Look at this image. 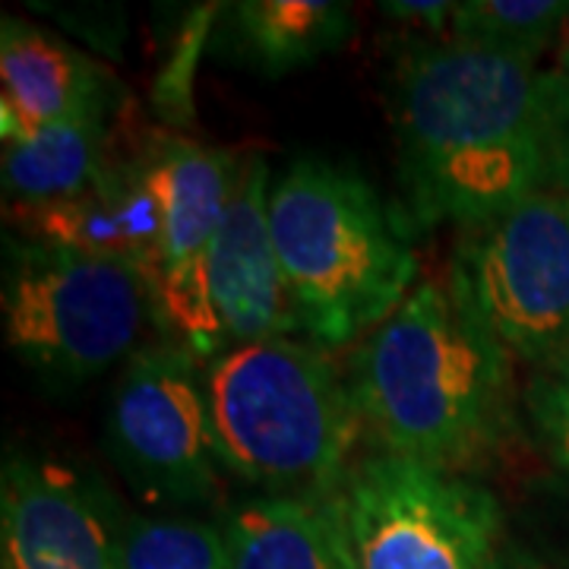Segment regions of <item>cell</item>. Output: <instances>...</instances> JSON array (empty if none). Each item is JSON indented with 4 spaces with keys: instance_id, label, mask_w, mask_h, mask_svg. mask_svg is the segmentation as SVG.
I'll use <instances>...</instances> for the list:
<instances>
[{
    "instance_id": "6da1fadb",
    "label": "cell",
    "mask_w": 569,
    "mask_h": 569,
    "mask_svg": "<svg viewBox=\"0 0 569 569\" xmlns=\"http://www.w3.org/2000/svg\"><path fill=\"white\" fill-rule=\"evenodd\" d=\"M545 70L456 39L408 44L389 80L411 228H471L548 187Z\"/></svg>"
},
{
    "instance_id": "7a4b0ae2",
    "label": "cell",
    "mask_w": 569,
    "mask_h": 569,
    "mask_svg": "<svg viewBox=\"0 0 569 569\" xmlns=\"http://www.w3.org/2000/svg\"><path fill=\"white\" fill-rule=\"evenodd\" d=\"M516 361L456 291L421 279L348 361V387L377 452L462 475L516 433Z\"/></svg>"
},
{
    "instance_id": "3957f363",
    "label": "cell",
    "mask_w": 569,
    "mask_h": 569,
    "mask_svg": "<svg viewBox=\"0 0 569 569\" xmlns=\"http://www.w3.org/2000/svg\"><path fill=\"white\" fill-rule=\"evenodd\" d=\"M219 468L266 497H339L365 437L348 377L317 342L263 339L203 365Z\"/></svg>"
},
{
    "instance_id": "277c9868",
    "label": "cell",
    "mask_w": 569,
    "mask_h": 569,
    "mask_svg": "<svg viewBox=\"0 0 569 569\" xmlns=\"http://www.w3.org/2000/svg\"><path fill=\"white\" fill-rule=\"evenodd\" d=\"M269 224L307 342L370 336L418 284L415 228L355 168L291 162L269 190Z\"/></svg>"
},
{
    "instance_id": "5b68a950",
    "label": "cell",
    "mask_w": 569,
    "mask_h": 569,
    "mask_svg": "<svg viewBox=\"0 0 569 569\" xmlns=\"http://www.w3.org/2000/svg\"><path fill=\"white\" fill-rule=\"evenodd\" d=\"M3 342L41 383L77 389L137 351L152 291L140 269L73 250L7 238Z\"/></svg>"
},
{
    "instance_id": "8992f818",
    "label": "cell",
    "mask_w": 569,
    "mask_h": 569,
    "mask_svg": "<svg viewBox=\"0 0 569 569\" xmlns=\"http://www.w3.org/2000/svg\"><path fill=\"white\" fill-rule=\"evenodd\" d=\"M459 305L516 365L569 346V197L535 190L459 231L447 276Z\"/></svg>"
},
{
    "instance_id": "52a82bcc",
    "label": "cell",
    "mask_w": 569,
    "mask_h": 569,
    "mask_svg": "<svg viewBox=\"0 0 569 569\" xmlns=\"http://www.w3.org/2000/svg\"><path fill=\"white\" fill-rule=\"evenodd\" d=\"M346 522L358 569H490L503 512L488 488L402 456L351 466Z\"/></svg>"
},
{
    "instance_id": "ba28073f",
    "label": "cell",
    "mask_w": 569,
    "mask_h": 569,
    "mask_svg": "<svg viewBox=\"0 0 569 569\" xmlns=\"http://www.w3.org/2000/svg\"><path fill=\"white\" fill-rule=\"evenodd\" d=\"M104 449L137 497L156 507H203L219 493V459L203 367L181 346H140L114 383Z\"/></svg>"
},
{
    "instance_id": "9c48e42d",
    "label": "cell",
    "mask_w": 569,
    "mask_h": 569,
    "mask_svg": "<svg viewBox=\"0 0 569 569\" xmlns=\"http://www.w3.org/2000/svg\"><path fill=\"white\" fill-rule=\"evenodd\" d=\"M137 156L164 216L162 266L149 284L156 323L164 342L209 361L219 355V339L206 301V260L244 156L181 133H142Z\"/></svg>"
},
{
    "instance_id": "30bf717a",
    "label": "cell",
    "mask_w": 569,
    "mask_h": 569,
    "mask_svg": "<svg viewBox=\"0 0 569 569\" xmlns=\"http://www.w3.org/2000/svg\"><path fill=\"white\" fill-rule=\"evenodd\" d=\"M111 493L67 466L10 449L0 471L3 569H118Z\"/></svg>"
},
{
    "instance_id": "8fae6325",
    "label": "cell",
    "mask_w": 569,
    "mask_h": 569,
    "mask_svg": "<svg viewBox=\"0 0 569 569\" xmlns=\"http://www.w3.org/2000/svg\"><path fill=\"white\" fill-rule=\"evenodd\" d=\"M269 190L272 183L263 156H244L206 260V301L216 323L219 355L224 348L263 339L305 336L272 241Z\"/></svg>"
},
{
    "instance_id": "7c38bea8",
    "label": "cell",
    "mask_w": 569,
    "mask_h": 569,
    "mask_svg": "<svg viewBox=\"0 0 569 569\" xmlns=\"http://www.w3.org/2000/svg\"><path fill=\"white\" fill-rule=\"evenodd\" d=\"M7 222L29 244L133 263L146 282L162 266L164 216L140 156L114 159L89 190L48 203H7Z\"/></svg>"
},
{
    "instance_id": "4fadbf2b",
    "label": "cell",
    "mask_w": 569,
    "mask_h": 569,
    "mask_svg": "<svg viewBox=\"0 0 569 569\" xmlns=\"http://www.w3.org/2000/svg\"><path fill=\"white\" fill-rule=\"evenodd\" d=\"M0 137L26 140L51 123L118 108V82L73 44L20 17L0 26Z\"/></svg>"
},
{
    "instance_id": "5bb4252c",
    "label": "cell",
    "mask_w": 569,
    "mask_h": 569,
    "mask_svg": "<svg viewBox=\"0 0 569 569\" xmlns=\"http://www.w3.org/2000/svg\"><path fill=\"white\" fill-rule=\"evenodd\" d=\"M224 569H358L339 497H257L222 522Z\"/></svg>"
},
{
    "instance_id": "9a60e30c",
    "label": "cell",
    "mask_w": 569,
    "mask_h": 569,
    "mask_svg": "<svg viewBox=\"0 0 569 569\" xmlns=\"http://www.w3.org/2000/svg\"><path fill=\"white\" fill-rule=\"evenodd\" d=\"M224 20L234 54L263 77L310 67L355 36L351 7L336 0H244Z\"/></svg>"
},
{
    "instance_id": "2e32d148",
    "label": "cell",
    "mask_w": 569,
    "mask_h": 569,
    "mask_svg": "<svg viewBox=\"0 0 569 569\" xmlns=\"http://www.w3.org/2000/svg\"><path fill=\"white\" fill-rule=\"evenodd\" d=\"M108 114L89 111L26 140H3L0 178L7 203H48L89 190L111 162Z\"/></svg>"
},
{
    "instance_id": "e0dca14e",
    "label": "cell",
    "mask_w": 569,
    "mask_h": 569,
    "mask_svg": "<svg viewBox=\"0 0 569 569\" xmlns=\"http://www.w3.org/2000/svg\"><path fill=\"white\" fill-rule=\"evenodd\" d=\"M567 22V0H466L452 10L447 39L538 61Z\"/></svg>"
},
{
    "instance_id": "ac0fdd59",
    "label": "cell",
    "mask_w": 569,
    "mask_h": 569,
    "mask_svg": "<svg viewBox=\"0 0 569 569\" xmlns=\"http://www.w3.org/2000/svg\"><path fill=\"white\" fill-rule=\"evenodd\" d=\"M118 569H224V531L187 516H127Z\"/></svg>"
},
{
    "instance_id": "d6986e66",
    "label": "cell",
    "mask_w": 569,
    "mask_h": 569,
    "mask_svg": "<svg viewBox=\"0 0 569 569\" xmlns=\"http://www.w3.org/2000/svg\"><path fill=\"white\" fill-rule=\"evenodd\" d=\"M522 408L550 466L569 475V346L529 367Z\"/></svg>"
},
{
    "instance_id": "ffe728a7",
    "label": "cell",
    "mask_w": 569,
    "mask_h": 569,
    "mask_svg": "<svg viewBox=\"0 0 569 569\" xmlns=\"http://www.w3.org/2000/svg\"><path fill=\"white\" fill-rule=\"evenodd\" d=\"M222 10L224 7L219 3H203L183 20L174 48L156 80V111L171 127L193 123V77H197L200 58H203L206 39L212 32V22Z\"/></svg>"
},
{
    "instance_id": "44dd1931",
    "label": "cell",
    "mask_w": 569,
    "mask_h": 569,
    "mask_svg": "<svg viewBox=\"0 0 569 569\" xmlns=\"http://www.w3.org/2000/svg\"><path fill=\"white\" fill-rule=\"evenodd\" d=\"M545 149L548 190L569 197V73L545 70Z\"/></svg>"
},
{
    "instance_id": "7402d4cb",
    "label": "cell",
    "mask_w": 569,
    "mask_h": 569,
    "mask_svg": "<svg viewBox=\"0 0 569 569\" xmlns=\"http://www.w3.org/2000/svg\"><path fill=\"white\" fill-rule=\"evenodd\" d=\"M383 17L392 22H406L425 32H447L452 22V10L456 3H440V0H392V3H380Z\"/></svg>"
},
{
    "instance_id": "603a6c76",
    "label": "cell",
    "mask_w": 569,
    "mask_h": 569,
    "mask_svg": "<svg viewBox=\"0 0 569 569\" xmlns=\"http://www.w3.org/2000/svg\"><path fill=\"white\" fill-rule=\"evenodd\" d=\"M490 569H545L541 563H535L526 550L519 548H500L497 550V557H493V563Z\"/></svg>"
},
{
    "instance_id": "cb8c5ba5",
    "label": "cell",
    "mask_w": 569,
    "mask_h": 569,
    "mask_svg": "<svg viewBox=\"0 0 569 569\" xmlns=\"http://www.w3.org/2000/svg\"><path fill=\"white\" fill-rule=\"evenodd\" d=\"M557 70L569 73V22H567V29H563V36H560V51H557Z\"/></svg>"
}]
</instances>
